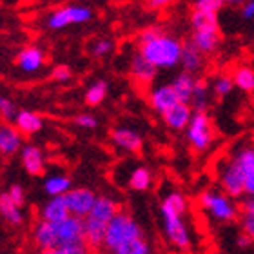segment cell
<instances>
[{
    "mask_svg": "<svg viewBox=\"0 0 254 254\" xmlns=\"http://www.w3.org/2000/svg\"><path fill=\"white\" fill-rule=\"evenodd\" d=\"M187 207V198L180 190H171L169 194H165L160 205L165 238L178 251H187L192 244V236L186 222Z\"/></svg>",
    "mask_w": 254,
    "mask_h": 254,
    "instance_id": "cell-1",
    "label": "cell"
},
{
    "mask_svg": "<svg viewBox=\"0 0 254 254\" xmlns=\"http://www.w3.org/2000/svg\"><path fill=\"white\" fill-rule=\"evenodd\" d=\"M113 49H115V44L113 40L109 38H96L93 46H91V55L95 57V59H104L107 55L111 53Z\"/></svg>",
    "mask_w": 254,
    "mask_h": 254,
    "instance_id": "cell-37",
    "label": "cell"
},
{
    "mask_svg": "<svg viewBox=\"0 0 254 254\" xmlns=\"http://www.w3.org/2000/svg\"><path fill=\"white\" fill-rule=\"evenodd\" d=\"M7 194L11 196V200L15 201L18 207H22L26 203V190H24V187H22L20 184H13V186L7 189Z\"/></svg>",
    "mask_w": 254,
    "mask_h": 254,
    "instance_id": "cell-40",
    "label": "cell"
},
{
    "mask_svg": "<svg viewBox=\"0 0 254 254\" xmlns=\"http://www.w3.org/2000/svg\"><path fill=\"white\" fill-rule=\"evenodd\" d=\"M0 216L4 218L7 223L16 225V227L24 223V212H22V207H18L15 201L11 200V196L7 194V190L0 194Z\"/></svg>",
    "mask_w": 254,
    "mask_h": 254,
    "instance_id": "cell-25",
    "label": "cell"
},
{
    "mask_svg": "<svg viewBox=\"0 0 254 254\" xmlns=\"http://www.w3.org/2000/svg\"><path fill=\"white\" fill-rule=\"evenodd\" d=\"M71 76H73V73L67 65H57L51 71V78L57 80V82H67V80H71Z\"/></svg>",
    "mask_w": 254,
    "mask_h": 254,
    "instance_id": "cell-41",
    "label": "cell"
},
{
    "mask_svg": "<svg viewBox=\"0 0 254 254\" xmlns=\"http://www.w3.org/2000/svg\"><path fill=\"white\" fill-rule=\"evenodd\" d=\"M18 107L15 106V102L7 98V96H0V118L5 124H15V118L18 115Z\"/></svg>",
    "mask_w": 254,
    "mask_h": 254,
    "instance_id": "cell-36",
    "label": "cell"
},
{
    "mask_svg": "<svg viewBox=\"0 0 254 254\" xmlns=\"http://www.w3.org/2000/svg\"><path fill=\"white\" fill-rule=\"evenodd\" d=\"M231 76L234 87H238L244 93H254V69L251 65H238Z\"/></svg>",
    "mask_w": 254,
    "mask_h": 254,
    "instance_id": "cell-31",
    "label": "cell"
},
{
    "mask_svg": "<svg viewBox=\"0 0 254 254\" xmlns=\"http://www.w3.org/2000/svg\"><path fill=\"white\" fill-rule=\"evenodd\" d=\"M129 73H131V76L136 80L138 84L149 85L154 82L158 69L154 67L153 64L149 62L140 51H136V53L131 57V62H129Z\"/></svg>",
    "mask_w": 254,
    "mask_h": 254,
    "instance_id": "cell-15",
    "label": "cell"
},
{
    "mask_svg": "<svg viewBox=\"0 0 254 254\" xmlns=\"http://www.w3.org/2000/svg\"><path fill=\"white\" fill-rule=\"evenodd\" d=\"M203 64H205V55L200 53L198 48L194 44L190 42H184V51H182V59H180V65L186 73L190 74H198L203 69Z\"/></svg>",
    "mask_w": 254,
    "mask_h": 254,
    "instance_id": "cell-20",
    "label": "cell"
},
{
    "mask_svg": "<svg viewBox=\"0 0 254 254\" xmlns=\"http://www.w3.org/2000/svg\"><path fill=\"white\" fill-rule=\"evenodd\" d=\"M209 102H211V87L205 80L198 78L196 80L194 91H192V98H190L189 106L192 107L194 113H207V107H209Z\"/></svg>",
    "mask_w": 254,
    "mask_h": 254,
    "instance_id": "cell-26",
    "label": "cell"
},
{
    "mask_svg": "<svg viewBox=\"0 0 254 254\" xmlns=\"http://www.w3.org/2000/svg\"><path fill=\"white\" fill-rule=\"evenodd\" d=\"M176 2L178 0H145L147 7H151V9H165V7L176 4Z\"/></svg>",
    "mask_w": 254,
    "mask_h": 254,
    "instance_id": "cell-42",
    "label": "cell"
},
{
    "mask_svg": "<svg viewBox=\"0 0 254 254\" xmlns=\"http://www.w3.org/2000/svg\"><path fill=\"white\" fill-rule=\"evenodd\" d=\"M120 211H122V209H120L117 200H113V198H109V196L100 194L98 196V200H96L95 207L91 209V212L85 218H91V220H95V222L109 225L113 218L117 216Z\"/></svg>",
    "mask_w": 254,
    "mask_h": 254,
    "instance_id": "cell-19",
    "label": "cell"
},
{
    "mask_svg": "<svg viewBox=\"0 0 254 254\" xmlns=\"http://www.w3.org/2000/svg\"><path fill=\"white\" fill-rule=\"evenodd\" d=\"M190 42L198 48L200 53L212 55L222 46V35H220V31H192Z\"/></svg>",
    "mask_w": 254,
    "mask_h": 254,
    "instance_id": "cell-22",
    "label": "cell"
},
{
    "mask_svg": "<svg viewBox=\"0 0 254 254\" xmlns=\"http://www.w3.org/2000/svg\"><path fill=\"white\" fill-rule=\"evenodd\" d=\"M190 27H192V31H220L218 15L192 9V13H190Z\"/></svg>",
    "mask_w": 254,
    "mask_h": 254,
    "instance_id": "cell-30",
    "label": "cell"
},
{
    "mask_svg": "<svg viewBox=\"0 0 254 254\" xmlns=\"http://www.w3.org/2000/svg\"><path fill=\"white\" fill-rule=\"evenodd\" d=\"M223 0H194L192 2V9L201 11V13H212V15H218L220 9L223 7Z\"/></svg>",
    "mask_w": 254,
    "mask_h": 254,
    "instance_id": "cell-38",
    "label": "cell"
},
{
    "mask_svg": "<svg viewBox=\"0 0 254 254\" xmlns=\"http://www.w3.org/2000/svg\"><path fill=\"white\" fill-rule=\"evenodd\" d=\"M13 126H15L24 136H31V134H37V132H40L44 129V118L35 111L20 109Z\"/></svg>",
    "mask_w": 254,
    "mask_h": 254,
    "instance_id": "cell-21",
    "label": "cell"
},
{
    "mask_svg": "<svg viewBox=\"0 0 254 254\" xmlns=\"http://www.w3.org/2000/svg\"><path fill=\"white\" fill-rule=\"evenodd\" d=\"M24 134L13 124L0 126V154L2 156H15L24 147Z\"/></svg>",
    "mask_w": 254,
    "mask_h": 254,
    "instance_id": "cell-14",
    "label": "cell"
},
{
    "mask_svg": "<svg viewBox=\"0 0 254 254\" xmlns=\"http://www.w3.org/2000/svg\"><path fill=\"white\" fill-rule=\"evenodd\" d=\"M107 91H109V85H107L106 80H96V82H93V84L87 87V91H85V95H84L85 104L91 107L100 106L102 102L106 100Z\"/></svg>",
    "mask_w": 254,
    "mask_h": 254,
    "instance_id": "cell-32",
    "label": "cell"
},
{
    "mask_svg": "<svg viewBox=\"0 0 254 254\" xmlns=\"http://www.w3.org/2000/svg\"><path fill=\"white\" fill-rule=\"evenodd\" d=\"M253 244H254L253 240H251L249 236H247V234H244V233H242L238 238H236V245H238L240 249H249Z\"/></svg>",
    "mask_w": 254,
    "mask_h": 254,
    "instance_id": "cell-44",
    "label": "cell"
},
{
    "mask_svg": "<svg viewBox=\"0 0 254 254\" xmlns=\"http://www.w3.org/2000/svg\"><path fill=\"white\" fill-rule=\"evenodd\" d=\"M153 182H154L153 173H151V169L145 167V165L134 167V169L129 173V176H127V187L131 190H136V192H145V190H149L153 187Z\"/></svg>",
    "mask_w": 254,
    "mask_h": 254,
    "instance_id": "cell-24",
    "label": "cell"
},
{
    "mask_svg": "<svg viewBox=\"0 0 254 254\" xmlns=\"http://www.w3.org/2000/svg\"><path fill=\"white\" fill-rule=\"evenodd\" d=\"M111 254H153V249H151V244L147 242V238L140 236V238L129 240V242L122 244Z\"/></svg>",
    "mask_w": 254,
    "mask_h": 254,
    "instance_id": "cell-33",
    "label": "cell"
},
{
    "mask_svg": "<svg viewBox=\"0 0 254 254\" xmlns=\"http://www.w3.org/2000/svg\"><path fill=\"white\" fill-rule=\"evenodd\" d=\"M20 162L27 175L42 176L46 173V156H44V151L38 145L26 143L20 151Z\"/></svg>",
    "mask_w": 254,
    "mask_h": 254,
    "instance_id": "cell-10",
    "label": "cell"
},
{
    "mask_svg": "<svg viewBox=\"0 0 254 254\" xmlns=\"http://www.w3.org/2000/svg\"><path fill=\"white\" fill-rule=\"evenodd\" d=\"M73 124L76 127H80V129H87V131H93V129L98 127L96 117H93L89 113H80V115H76V117L73 118Z\"/></svg>",
    "mask_w": 254,
    "mask_h": 254,
    "instance_id": "cell-39",
    "label": "cell"
},
{
    "mask_svg": "<svg viewBox=\"0 0 254 254\" xmlns=\"http://www.w3.org/2000/svg\"><path fill=\"white\" fill-rule=\"evenodd\" d=\"M242 16L245 20H253L254 18V0H247L242 7Z\"/></svg>",
    "mask_w": 254,
    "mask_h": 254,
    "instance_id": "cell-43",
    "label": "cell"
},
{
    "mask_svg": "<svg viewBox=\"0 0 254 254\" xmlns=\"http://www.w3.org/2000/svg\"><path fill=\"white\" fill-rule=\"evenodd\" d=\"M178 102L180 100H178V96H176L171 84L156 85L149 93V106L153 107V111L158 113V115H164L165 111H169L171 107H175Z\"/></svg>",
    "mask_w": 254,
    "mask_h": 254,
    "instance_id": "cell-11",
    "label": "cell"
},
{
    "mask_svg": "<svg viewBox=\"0 0 254 254\" xmlns=\"http://www.w3.org/2000/svg\"><path fill=\"white\" fill-rule=\"evenodd\" d=\"M245 182H247V178L231 156L220 164V167H218V186H220V190H223L227 196H231L234 200L245 198Z\"/></svg>",
    "mask_w": 254,
    "mask_h": 254,
    "instance_id": "cell-6",
    "label": "cell"
},
{
    "mask_svg": "<svg viewBox=\"0 0 254 254\" xmlns=\"http://www.w3.org/2000/svg\"><path fill=\"white\" fill-rule=\"evenodd\" d=\"M198 205L207 216L220 223H233L240 218V205L220 189H205L198 194Z\"/></svg>",
    "mask_w": 254,
    "mask_h": 254,
    "instance_id": "cell-3",
    "label": "cell"
},
{
    "mask_svg": "<svg viewBox=\"0 0 254 254\" xmlns=\"http://www.w3.org/2000/svg\"><path fill=\"white\" fill-rule=\"evenodd\" d=\"M33 242L38 251H49L59 247V233H57V223H49L38 220L33 229Z\"/></svg>",
    "mask_w": 254,
    "mask_h": 254,
    "instance_id": "cell-17",
    "label": "cell"
},
{
    "mask_svg": "<svg viewBox=\"0 0 254 254\" xmlns=\"http://www.w3.org/2000/svg\"><path fill=\"white\" fill-rule=\"evenodd\" d=\"M93 18V9L87 5H76L69 4L55 9L51 15L46 18V26L51 31H59V29H65L67 26H74V24H85Z\"/></svg>",
    "mask_w": 254,
    "mask_h": 254,
    "instance_id": "cell-7",
    "label": "cell"
},
{
    "mask_svg": "<svg viewBox=\"0 0 254 254\" xmlns=\"http://www.w3.org/2000/svg\"><path fill=\"white\" fill-rule=\"evenodd\" d=\"M233 89H234V82L231 74H218L216 78L212 80L211 91L216 98H225V96H229L233 93Z\"/></svg>",
    "mask_w": 254,
    "mask_h": 254,
    "instance_id": "cell-34",
    "label": "cell"
},
{
    "mask_svg": "<svg viewBox=\"0 0 254 254\" xmlns=\"http://www.w3.org/2000/svg\"><path fill=\"white\" fill-rule=\"evenodd\" d=\"M138 51L156 69H173L180 64L184 42L175 35L162 31L153 40L138 46Z\"/></svg>",
    "mask_w": 254,
    "mask_h": 254,
    "instance_id": "cell-2",
    "label": "cell"
},
{
    "mask_svg": "<svg viewBox=\"0 0 254 254\" xmlns=\"http://www.w3.org/2000/svg\"><path fill=\"white\" fill-rule=\"evenodd\" d=\"M111 142L118 149H122L126 153L136 154L143 147V138L140 132H136L131 127H115L111 131Z\"/></svg>",
    "mask_w": 254,
    "mask_h": 254,
    "instance_id": "cell-9",
    "label": "cell"
},
{
    "mask_svg": "<svg viewBox=\"0 0 254 254\" xmlns=\"http://www.w3.org/2000/svg\"><path fill=\"white\" fill-rule=\"evenodd\" d=\"M57 233H59V247L85 242L84 220H82V218H76V216L67 218L65 222L57 223Z\"/></svg>",
    "mask_w": 254,
    "mask_h": 254,
    "instance_id": "cell-13",
    "label": "cell"
},
{
    "mask_svg": "<svg viewBox=\"0 0 254 254\" xmlns=\"http://www.w3.org/2000/svg\"><path fill=\"white\" fill-rule=\"evenodd\" d=\"M71 189H73L71 187V178L67 175H51L44 182V190H46V194L49 198L65 196Z\"/></svg>",
    "mask_w": 254,
    "mask_h": 254,
    "instance_id": "cell-28",
    "label": "cell"
},
{
    "mask_svg": "<svg viewBox=\"0 0 254 254\" xmlns=\"http://www.w3.org/2000/svg\"><path fill=\"white\" fill-rule=\"evenodd\" d=\"M192 115H194V111H192V107L189 104L178 102L175 107H171L169 111H165L162 115V120L171 131H186Z\"/></svg>",
    "mask_w": 254,
    "mask_h": 254,
    "instance_id": "cell-16",
    "label": "cell"
},
{
    "mask_svg": "<svg viewBox=\"0 0 254 254\" xmlns=\"http://www.w3.org/2000/svg\"><path fill=\"white\" fill-rule=\"evenodd\" d=\"M225 4H233V5H236V4H245L247 0H223Z\"/></svg>",
    "mask_w": 254,
    "mask_h": 254,
    "instance_id": "cell-46",
    "label": "cell"
},
{
    "mask_svg": "<svg viewBox=\"0 0 254 254\" xmlns=\"http://www.w3.org/2000/svg\"><path fill=\"white\" fill-rule=\"evenodd\" d=\"M44 64H46V55L37 46H27L16 55V65L24 73H37L44 67Z\"/></svg>",
    "mask_w": 254,
    "mask_h": 254,
    "instance_id": "cell-18",
    "label": "cell"
},
{
    "mask_svg": "<svg viewBox=\"0 0 254 254\" xmlns=\"http://www.w3.org/2000/svg\"><path fill=\"white\" fill-rule=\"evenodd\" d=\"M38 254H91V247L85 242L73 245H62V247H55L49 251H40Z\"/></svg>",
    "mask_w": 254,
    "mask_h": 254,
    "instance_id": "cell-35",
    "label": "cell"
},
{
    "mask_svg": "<svg viewBox=\"0 0 254 254\" xmlns=\"http://www.w3.org/2000/svg\"><path fill=\"white\" fill-rule=\"evenodd\" d=\"M38 216H40L42 222H49V223H62V222H65L67 218H71L65 196L49 198V200L40 207Z\"/></svg>",
    "mask_w": 254,
    "mask_h": 254,
    "instance_id": "cell-12",
    "label": "cell"
},
{
    "mask_svg": "<svg viewBox=\"0 0 254 254\" xmlns=\"http://www.w3.org/2000/svg\"><path fill=\"white\" fill-rule=\"evenodd\" d=\"M214 126L209 113H194L186 129V138L190 149L196 153H205L214 142Z\"/></svg>",
    "mask_w": 254,
    "mask_h": 254,
    "instance_id": "cell-5",
    "label": "cell"
},
{
    "mask_svg": "<svg viewBox=\"0 0 254 254\" xmlns=\"http://www.w3.org/2000/svg\"><path fill=\"white\" fill-rule=\"evenodd\" d=\"M140 236H145V234H143V229L138 223L136 218L129 214L127 211H120L111 220V223L107 225L106 240H104V247L102 249L111 254L122 244H126L129 240L140 238Z\"/></svg>",
    "mask_w": 254,
    "mask_h": 254,
    "instance_id": "cell-4",
    "label": "cell"
},
{
    "mask_svg": "<svg viewBox=\"0 0 254 254\" xmlns=\"http://www.w3.org/2000/svg\"><path fill=\"white\" fill-rule=\"evenodd\" d=\"M196 76L190 73H186V71H182L178 73L173 78L171 85H173V89H175L176 96H178V100L184 102V104H190V98H192V91H194V85H196Z\"/></svg>",
    "mask_w": 254,
    "mask_h": 254,
    "instance_id": "cell-23",
    "label": "cell"
},
{
    "mask_svg": "<svg viewBox=\"0 0 254 254\" xmlns=\"http://www.w3.org/2000/svg\"><path fill=\"white\" fill-rule=\"evenodd\" d=\"M240 227L242 233L247 234L254 242V198L245 196L240 203Z\"/></svg>",
    "mask_w": 254,
    "mask_h": 254,
    "instance_id": "cell-27",
    "label": "cell"
},
{
    "mask_svg": "<svg viewBox=\"0 0 254 254\" xmlns=\"http://www.w3.org/2000/svg\"><path fill=\"white\" fill-rule=\"evenodd\" d=\"M231 158L236 162L245 178L254 176V145H242L231 154Z\"/></svg>",
    "mask_w": 254,
    "mask_h": 254,
    "instance_id": "cell-29",
    "label": "cell"
},
{
    "mask_svg": "<svg viewBox=\"0 0 254 254\" xmlns=\"http://www.w3.org/2000/svg\"><path fill=\"white\" fill-rule=\"evenodd\" d=\"M65 200H67V207L71 216L84 220L91 212V209L95 207L96 200H98V194L93 189H87V187H74V189H71L65 194Z\"/></svg>",
    "mask_w": 254,
    "mask_h": 254,
    "instance_id": "cell-8",
    "label": "cell"
},
{
    "mask_svg": "<svg viewBox=\"0 0 254 254\" xmlns=\"http://www.w3.org/2000/svg\"><path fill=\"white\" fill-rule=\"evenodd\" d=\"M245 196L254 198V176L247 178V182H245Z\"/></svg>",
    "mask_w": 254,
    "mask_h": 254,
    "instance_id": "cell-45",
    "label": "cell"
}]
</instances>
